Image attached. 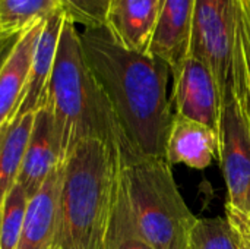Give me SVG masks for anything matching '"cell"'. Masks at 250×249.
<instances>
[{"label": "cell", "mask_w": 250, "mask_h": 249, "mask_svg": "<svg viewBox=\"0 0 250 249\" xmlns=\"http://www.w3.org/2000/svg\"><path fill=\"white\" fill-rule=\"evenodd\" d=\"M62 179L63 164L53 170L37 195L28 201L16 249H53Z\"/></svg>", "instance_id": "obj_12"}, {"label": "cell", "mask_w": 250, "mask_h": 249, "mask_svg": "<svg viewBox=\"0 0 250 249\" xmlns=\"http://www.w3.org/2000/svg\"><path fill=\"white\" fill-rule=\"evenodd\" d=\"M9 125H10V120H9L7 123H4V125L0 128V145H1V142H3V138H4V135H6V132H7Z\"/></svg>", "instance_id": "obj_25"}, {"label": "cell", "mask_w": 250, "mask_h": 249, "mask_svg": "<svg viewBox=\"0 0 250 249\" xmlns=\"http://www.w3.org/2000/svg\"><path fill=\"white\" fill-rule=\"evenodd\" d=\"M195 0H163L146 53L176 68L190 48Z\"/></svg>", "instance_id": "obj_9"}, {"label": "cell", "mask_w": 250, "mask_h": 249, "mask_svg": "<svg viewBox=\"0 0 250 249\" xmlns=\"http://www.w3.org/2000/svg\"><path fill=\"white\" fill-rule=\"evenodd\" d=\"M120 172L119 145L79 144L63 163L53 249H107Z\"/></svg>", "instance_id": "obj_2"}, {"label": "cell", "mask_w": 250, "mask_h": 249, "mask_svg": "<svg viewBox=\"0 0 250 249\" xmlns=\"http://www.w3.org/2000/svg\"><path fill=\"white\" fill-rule=\"evenodd\" d=\"M113 0H59L64 15L83 28L105 26Z\"/></svg>", "instance_id": "obj_21"}, {"label": "cell", "mask_w": 250, "mask_h": 249, "mask_svg": "<svg viewBox=\"0 0 250 249\" xmlns=\"http://www.w3.org/2000/svg\"><path fill=\"white\" fill-rule=\"evenodd\" d=\"M120 164L136 223L152 249H190L196 217L166 158L133 150L120 135Z\"/></svg>", "instance_id": "obj_4"}, {"label": "cell", "mask_w": 250, "mask_h": 249, "mask_svg": "<svg viewBox=\"0 0 250 249\" xmlns=\"http://www.w3.org/2000/svg\"><path fill=\"white\" fill-rule=\"evenodd\" d=\"M64 16L66 15L62 7L56 9L54 12L45 16L42 29L40 32L34 50L22 101L13 117L23 116L26 113H35L37 110L45 106Z\"/></svg>", "instance_id": "obj_10"}, {"label": "cell", "mask_w": 250, "mask_h": 249, "mask_svg": "<svg viewBox=\"0 0 250 249\" xmlns=\"http://www.w3.org/2000/svg\"><path fill=\"white\" fill-rule=\"evenodd\" d=\"M236 229V227H234ZM236 232L239 233V236H240V241H242V249H250V242L248 241V238L242 233V232H239L237 229H236Z\"/></svg>", "instance_id": "obj_24"}, {"label": "cell", "mask_w": 250, "mask_h": 249, "mask_svg": "<svg viewBox=\"0 0 250 249\" xmlns=\"http://www.w3.org/2000/svg\"><path fill=\"white\" fill-rule=\"evenodd\" d=\"M86 62L104 91L122 138L138 153L166 158L173 122L167 95L170 66L148 53L123 47L107 26L79 31Z\"/></svg>", "instance_id": "obj_1"}, {"label": "cell", "mask_w": 250, "mask_h": 249, "mask_svg": "<svg viewBox=\"0 0 250 249\" xmlns=\"http://www.w3.org/2000/svg\"><path fill=\"white\" fill-rule=\"evenodd\" d=\"M163 0H113L107 29L123 47L146 53Z\"/></svg>", "instance_id": "obj_14"}, {"label": "cell", "mask_w": 250, "mask_h": 249, "mask_svg": "<svg viewBox=\"0 0 250 249\" xmlns=\"http://www.w3.org/2000/svg\"><path fill=\"white\" fill-rule=\"evenodd\" d=\"M32 123L34 113L13 117L0 145V208L6 195L18 181Z\"/></svg>", "instance_id": "obj_16"}, {"label": "cell", "mask_w": 250, "mask_h": 249, "mask_svg": "<svg viewBox=\"0 0 250 249\" xmlns=\"http://www.w3.org/2000/svg\"><path fill=\"white\" fill-rule=\"evenodd\" d=\"M171 76L173 91L170 101L176 114L204 123L218 132L221 101L208 66L189 53L171 69Z\"/></svg>", "instance_id": "obj_7"}, {"label": "cell", "mask_w": 250, "mask_h": 249, "mask_svg": "<svg viewBox=\"0 0 250 249\" xmlns=\"http://www.w3.org/2000/svg\"><path fill=\"white\" fill-rule=\"evenodd\" d=\"M233 50L234 0H195L189 53L211 70L221 104L231 95Z\"/></svg>", "instance_id": "obj_5"}, {"label": "cell", "mask_w": 250, "mask_h": 249, "mask_svg": "<svg viewBox=\"0 0 250 249\" xmlns=\"http://www.w3.org/2000/svg\"><path fill=\"white\" fill-rule=\"evenodd\" d=\"M22 32H23V29L18 31V32H12V34H0V68L3 66L4 60L12 53V50H13L15 44L18 43Z\"/></svg>", "instance_id": "obj_22"}, {"label": "cell", "mask_w": 250, "mask_h": 249, "mask_svg": "<svg viewBox=\"0 0 250 249\" xmlns=\"http://www.w3.org/2000/svg\"><path fill=\"white\" fill-rule=\"evenodd\" d=\"M218 160L227 186V211L246 214L250 189V134L233 95L220 109Z\"/></svg>", "instance_id": "obj_6"}, {"label": "cell", "mask_w": 250, "mask_h": 249, "mask_svg": "<svg viewBox=\"0 0 250 249\" xmlns=\"http://www.w3.org/2000/svg\"><path fill=\"white\" fill-rule=\"evenodd\" d=\"M107 249H152L136 223L123 178L122 164L107 239Z\"/></svg>", "instance_id": "obj_17"}, {"label": "cell", "mask_w": 250, "mask_h": 249, "mask_svg": "<svg viewBox=\"0 0 250 249\" xmlns=\"http://www.w3.org/2000/svg\"><path fill=\"white\" fill-rule=\"evenodd\" d=\"M231 95L250 134V0H234Z\"/></svg>", "instance_id": "obj_15"}, {"label": "cell", "mask_w": 250, "mask_h": 249, "mask_svg": "<svg viewBox=\"0 0 250 249\" xmlns=\"http://www.w3.org/2000/svg\"><path fill=\"white\" fill-rule=\"evenodd\" d=\"M0 34H1V29H0Z\"/></svg>", "instance_id": "obj_27"}, {"label": "cell", "mask_w": 250, "mask_h": 249, "mask_svg": "<svg viewBox=\"0 0 250 249\" xmlns=\"http://www.w3.org/2000/svg\"><path fill=\"white\" fill-rule=\"evenodd\" d=\"M190 249H242V241L229 219H198Z\"/></svg>", "instance_id": "obj_19"}, {"label": "cell", "mask_w": 250, "mask_h": 249, "mask_svg": "<svg viewBox=\"0 0 250 249\" xmlns=\"http://www.w3.org/2000/svg\"><path fill=\"white\" fill-rule=\"evenodd\" d=\"M214 158H218V132L204 123L174 114L166 145L168 164L204 170Z\"/></svg>", "instance_id": "obj_11"}, {"label": "cell", "mask_w": 250, "mask_h": 249, "mask_svg": "<svg viewBox=\"0 0 250 249\" xmlns=\"http://www.w3.org/2000/svg\"><path fill=\"white\" fill-rule=\"evenodd\" d=\"M44 19H38L23 29L12 53L0 68V128L13 119L22 101Z\"/></svg>", "instance_id": "obj_13"}, {"label": "cell", "mask_w": 250, "mask_h": 249, "mask_svg": "<svg viewBox=\"0 0 250 249\" xmlns=\"http://www.w3.org/2000/svg\"><path fill=\"white\" fill-rule=\"evenodd\" d=\"M227 219L233 225V227L242 232L250 242V220L248 219V216L242 213H236V211H227Z\"/></svg>", "instance_id": "obj_23"}, {"label": "cell", "mask_w": 250, "mask_h": 249, "mask_svg": "<svg viewBox=\"0 0 250 249\" xmlns=\"http://www.w3.org/2000/svg\"><path fill=\"white\" fill-rule=\"evenodd\" d=\"M51 109L62 163L89 139L119 145L120 128L82 50L76 25L64 16L47 103Z\"/></svg>", "instance_id": "obj_3"}, {"label": "cell", "mask_w": 250, "mask_h": 249, "mask_svg": "<svg viewBox=\"0 0 250 249\" xmlns=\"http://www.w3.org/2000/svg\"><path fill=\"white\" fill-rule=\"evenodd\" d=\"M246 216H248V219L250 220V189L249 194H248V200H246Z\"/></svg>", "instance_id": "obj_26"}, {"label": "cell", "mask_w": 250, "mask_h": 249, "mask_svg": "<svg viewBox=\"0 0 250 249\" xmlns=\"http://www.w3.org/2000/svg\"><path fill=\"white\" fill-rule=\"evenodd\" d=\"M62 163L60 147L54 125V117L48 104L34 113V123L29 141L18 176L19 186L28 200L34 198L47 178Z\"/></svg>", "instance_id": "obj_8"}, {"label": "cell", "mask_w": 250, "mask_h": 249, "mask_svg": "<svg viewBox=\"0 0 250 249\" xmlns=\"http://www.w3.org/2000/svg\"><path fill=\"white\" fill-rule=\"evenodd\" d=\"M59 7V0H0L1 34L22 31Z\"/></svg>", "instance_id": "obj_18"}, {"label": "cell", "mask_w": 250, "mask_h": 249, "mask_svg": "<svg viewBox=\"0 0 250 249\" xmlns=\"http://www.w3.org/2000/svg\"><path fill=\"white\" fill-rule=\"evenodd\" d=\"M28 201L25 191L16 182L0 208V249H16L18 247Z\"/></svg>", "instance_id": "obj_20"}]
</instances>
